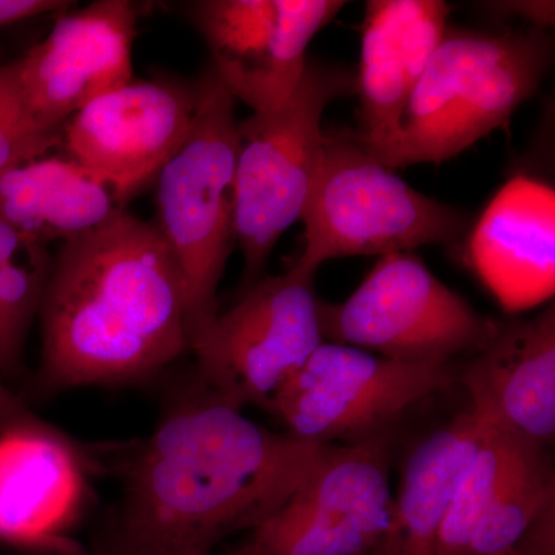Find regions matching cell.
<instances>
[{"label": "cell", "instance_id": "cell-1", "mask_svg": "<svg viewBox=\"0 0 555 555\" xmlns=\"http://www.w3.org/2000/svg\"><path fill=\"white\" fill-rule=\"evenodd\" d=\"M328 448L273 433L204 396L139 444L108 528L164 553L211 555L225 537L251 531L283 506Z\"/></svg>", "mask_w": 555, "mask_h": 555}, {"label": "cell", "instance_id": "cell-2", "mask_svg": "<svg viewBox=\"0 0 555 555\" xmlns=\"http://www.w3.org/2000/svg\"><path fill=\"white\" fill-rule=\"evenodd\" d=\"M39 317L42 393L141 383L189 350L177 261L155 224L127 210L62 244Z\"/></svg>", "mask_w": 555, "mask_h": 555}, {"label": "cell", "instance_id": "cell-3", "mask_svg": "<svg viewBox=\"0 0 555 555\" xmlns=\"http://www.w3.org/2000/svg\"><path fill=\"white\" fill-rule=\"evenodd\" d=\"M542 28L485 33L449 27L409 96L400 129L374 158L389 170L443 163L509 124L550 69Z\"/></svg>", "mask_w": 555, "mask_h": 555}, {"label": "cell", "instance_id": "cell-4", "mask_svg": "<svg viewBox=\"0 0 555 555\" xmlns=\"http://www.w3.org/2000/svg\"><path fill=\"white\" fill-rule=\"evenodd\" d=\"M195 89L196 108L188 138L156 178L155 228L184 283L189 343L218 315L219 281L235 241L240 152L235 98L211 67L196 80Z\"/></svg>", "mask_w": 555, "mask_h": 555}, {"label": "cell", "instance_id": "cell-5", "mask_svg": "<svg viewBox=\"0 0 555 555\" xmlns=\"http://www.w3.org/2000/svg\"><path fill=\"white\" fill-rule=\"evenodd\" d=\"M301 221L306 244L294 264L312 272L331 259L455 243L470 224L460 208L409 188L349 130L326 133Z\"/></svg>", "mask_w": 555, "mask_h": 555}, {"label": "cell", "instance_id": "cell-6", "mask_svg": "<svg viewBox=\"0 0 555 555\" xmlns=\"http://www.w3.org/2000/svg\"><path fill=\"white\" fill-rule=\"evenodd\" d=\"M352 91L349 69L308 60L284 104L238 122L233 236L244 258L243 291L264 276L281 235L301 219L326 142L324 109Z\"/></svg>", "mask_w": 555, "mask_h": 555}, {"label": "cell", "instance_id": "cell-7", "mask_svg": "<svg viewBox=\"0 0 555 555\" xmlns=\"http://www.w3.org/2000/svg\"><path fill=\"white\" fill-rule=\"evenodd\" d=\"M324 341L404 363L448 364L483 349L500 328L411 251L379 257L343 302L318 301Z\"/></svg>", "mask_w": 555, "mask_h": 555}, {"label": "cell", "instance_id": "cell-8", "mask_svg": "<svg viewBox=\"0 0 555 555\" xmlns=\"http://www.w3.org/2000/svg\"><path fill=\"white\" fill-rule=\"evenodd\" d=\"M315 275L294 264L283 275L262 276L190 339L206 396L241 411L269 408L324 343Z\"/></svg>", "mask_w": 555, "mask_h": 555}, {"label": "cell", "instance_id": "cell-9", "mask_svg": "<svg viewBox=\"0 0 555 555\" xmlns=\"http://www.w3.org/2000/svg\"><path fill=\"white\" fill-rule=\"evenodd\" d=\"M454 378L451 363H404L324 341L281 387L268 411L306 443H357L383 436L397 416Z\"/></svg>", "mask_w": 555, "mask_h": 555}, {"label": "cell", "instance_id": "cell-10", "mask_svg": "<svg viewBox=\"0 0 555 555\" xmlns=\"http://www.w3.org/2000/svg\"><path fill=\"white\" fill-rule=\"evenodd\" d=\"M392 505L385 436L334 444L287 502L224 555H369Z\"/></svg>", "mask_w": 555, "mask_h": 555}, {"label": "cell", "instance_id": "cell-11", "mask_svg": "<svg viewBox=\"0 0 555 555\" xmlns=\"http://www.w3.org/2000/svg\"><path fill=\"white\" fill-rule=\"evenodd\" d=\"M339 0H201L188 17L211 53V69L254 113L284 104L308 64V47L334 21Z\"/></svg>", "mask_w": 555, "mask_h": 555}, {"label": "cell", "instance_id": "cell-12", "mask_svg": "<svg viewBox=\"0 0 555 555\" xmlns=\"http://www.w3.org/2000/svg\"><path fill=\"white\" fill-rule=\"evenodd\" d=\"M195 108V83L131 80L69 118L61 142L69 158L107 181L127 204L181 147Z\"/></svg>", "mask_w": 555, "mask_h": 555}, {"label": "cell", "instance_id": "cell-13", "mask_svg": "<svg viewBox=\"0 0 555 555\" xmlns=\"http://www.w3.org/2000/svg\"><path fill=\"white\" fill-rule=\"evenodd\" d=\"M137 25L133 2L98 0L60 17L17 60L25 100L42 129L61 133L80 109L133 80Z\"/></svg>", "mask_w": 555, "mask_h": 555}, {"label": "cell", "instance_id": "cell-14", "mask_svg": "<svg viewBox=\"0 0 555 555\" xmlns=\"http://www.w3.org/2000/svg\"><path fill=\"white\" fill-rule=\"evenodd\" d=\"M86 456L57 427L0 430V542L76 555L69 531L89 502Z\"/></svg>", "mask_w": 555, "mask_h": 555}, {"label": "cell", "instance_id": "cell-15", "mask_svg": "<svg viewBox=\"0 0 555 555\" xmlns=\"http://www.w3.org/2000/svg\"><path fill=\"white\" fill-rule=\"evenodd\" d=\"M451 7L441 0H371L361 30L360 144L378 155L392 141L409 96L448 28Z\"/></svg>", "mask_w": 555, "mask_h": 555}, {"label": "cell", "instance_id": "cell-16", "mask_svg": "<svg viewBox=\"0 0 555 555\" xmlns=\"http://www.w3.org/2000/svg\"><path fill=\"white\" fill-rule=\"evenodd\" d=\"M554 190L514 178L496 193L469 238V261L507 312L550 301L555 291Z\"/></svg>", "mask_w": 555, "mask_h": 555}, {"label": "cell", "instance_id": "cell-17", "mask_svg": "<svg viewBox=\"0 0 555 555\" xmlns=\"http://www.w3.org/2000/svg\"><path fill=\"white\" fill-rule=\"evenodd\" d=\"M470 406L526 443L555 438V310L500 324L463 372Z\"/></svg>", "mask_w": 555, "mask_h": 555}, {"label": "cell", "instance_id": "cell-18", "mask_svg": "<svg viewBox=\"0 0 555 555\" xmlns=\"http://www.w3.org/2000/svg\"><path fill=\"white\" fill-rule=\"evenodd\" d=\"M126 206L107 181L69 156H40L0 175V218L40 246L87 235Z\"/></svg>", "mask_w": 555, "mask_h": 555}, {"label": "cell", "instance_id": "cell-19", "mask_svg": "<svg viewBox=\"0 0 555 555\" xmlns=\"http://www.w3.org/2000/svg\"><path fill=\"white\" fill-rule=\"evenodd\" d=\"M491 420L469 406L409 455L393 494L389 526L369 555H438V539L456 485Z\"/></svg>", "mask_w": 555, "mask_h": 555}, {"label": "cell", "instance_id": "cell-20", "mask_svg": "<svg viewBox=\"0 0 555 555\" xmlns=\"http://www.w3.org/2000/svg\"><path fill=\"white\" fill-rule=\"evenodd\" d=\"M465 555H555V477L546 449L521 444Z\"/></svg>", "mask_w": 555, "mask_h": 555}, {"label": "cell", "instance_id": "cell-21", "mask_svg": "<svg viewBox=\"0 0 555 555\" xmlns=\"http://www.w3.org/2000/svg\"><path fill=\"white\" fill-rule=\"evenodd\" d=\"M53 262L49 247L0 218V377L20 374L25 339L39 315Z\"/></svg>", "mask_w": 555, "mask_h": 555}, {"label": "cell", "instance_id": "cell-22", "mask_svg": "<svg viewBox=\"0 0 555 555\" xmlns=\"http://www.w3.org/2000/svg\"><path fill=\"white\" fill-rule=\"evenodd\" d=\"M489 420V418H488ZM521 440L491 422L456 485L438 539V555H465L474 532L505 483Z\"/></svg>", "mask_w": 555, "mask_h": 555}, {"label": "cell", "instance_id": "cell-23", "mask_svg": "<svg viewBox=\"0 0 555 555\" xmlns=\"http://www.w3.org/2000/svg\"><path fill=\"white\" fill-rule=\"evenodd\" d=\"M61 133L39 126L22 89L17 61L0 65V175L49 155Z\"/></svg>", "mask_w": 555, "mask_h": 555}, {"label": "cell", "instance_id": "cell-24", "mask_svg": "<svg viewBox=\"0 0 555 555\" xmlns=\"http://www.w3.org/2000/svg\"><path fill=\"white\" fill-rule=\"evenodd\" d=\"M49 423L39 418L0 378V430L43 429Z\"/></svg>", "mask_w": 555, "mask_h": 555}, {"label": "cell", "instance_id": "cell-25", "mask_svg": "<svg viewBox=\"0 0 555 555\" xmlns=\"http://www.w3.org/2000/svg\"><path fill=\"white\" fill-rule=\"evenodd\" d=\"M73 2L64 0H0V28L30 21L43 14L67 11Z\"/></svg>", "mask_w": 555, "mask_h": 555}, {"label": "cell", "instance_id": "cell-26", "mask_svg": "<svg viewBox=\"0 0 555 555\" xmlns=\"http://www.w3.org/2000/svg\"><path fill=\"white\" fill-rule=\"evenodd\" d=\"M91 555H175L164 553V551L155 550V547L142 546L139 543L130 542L113 529H104V532L98 537L94 542Z\"/></svg>", "mask_w": 555, "mask_h": 555}]
</instances>
